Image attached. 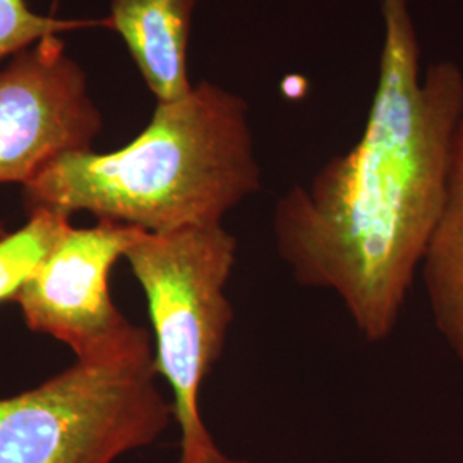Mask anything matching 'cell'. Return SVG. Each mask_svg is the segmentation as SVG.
I'll return each instance as SVG.
<instances>
[{"mask_svg":"<svg viewBox=\"0 0 463 463\" xmlns=\"http://www.w3.org/2000/svg\"><path fill=\"white\" fill-rule=\"evenodd\" d=\"M380 76L364 133L309 185L281 196L275 252L298 285L333 292L371 344L397 328L447 194L463 122V72L449 61L420 76L409 0H381Z\"/></svg>","mask_w":463,"mask_h":463,"instance_id":"cell-1","label":"cell"},{"mask_svg":"<svg viewBox=\"0 0 463 463\" xmlns=\"http://www.w3.org/2000/svg\"><path fill=\"white\" fill-rule=\"evenodd\" d=\"M261 189L244 99L210 81L156 103L143 133L110 153L71 151L23 185L26 213L86 212L151 233L223 225Z\"/></svg>","mask_w":463,"mask_h":463,"instance_id":"cell-2","label":"cell"},{"mask_svg":"<svg viewBox=\"0 0 463 463\" xmlns=\"http://www.w3.org/2000/svg\"><path fill=\"white\" fill-rule=\"evenodd\" d=\"M239 241L223 225L141 237L126 252L153 326L155 365L172 390L181 430L177 463H229L199 411V393L223 355L235 319L227 296Z\"/></svg>","mask_w":463,"mask_h":463,"instance_id":"cell-3","label":"cell"},{"mask_svg":"<svg viewBox=\"0 0 463 463\" xmlns=\"http://www.w3.org/2000/svg\"><path fill=\"white\" fill-rule=\"evenodd\" d=\"M158 378L148 347L0 398V463H114L153 445L174 419Z\"/></svg>","mask_w":463,"mask_h":463,"instance_id":"cell-4","label":"cell"},{"mask_svg":"<svg viewBox=\"0 0 463 463\" xmlns=\"http://www.w3.org/2000/svg\"><path fill=\"white\" fill-rule=\"evenodd\" d=\"M143 232L110 220L69 225L14 298L24 325L66 344L84 364L153 347L148 330L122 315L110 294L114 266Z\"/></svg>","mask_w":463,"mask_h":463,"instance_id":"cell-5","label":"cell"},{"mask_svg":"<svg viewBox=\"0 0 463 463\" xmlns=\"http://www.w3.org/2000/svg\"><path fill=\"white\" fill-rule=\"evenodd\" d=\"M99 129L83 71L55 34L0 71V184L32 183L59 156L91 149Z\"/></svg>","mask_w":463,"mask_h":463,"instance_id":"cell-6","label":"cell"},{"mask_svg":"<svg viewBox=\"0 0 463 463\" xmlns=\"http://www.w3.org/2000/svg\"><path fill=\"white\" fill-rule=\"evenodd\" d=\"M198 0H112L107 21L122 36L156 103L191 93L187 42Z\"/></svg>","mask_w":463,"mask_h":463,"instance_id":"cell-7","label":"cell"},{"mask_svg":"<svg viewBox=\"0 0 463 463\" xmlns=\"http://www.w3.org/2000/svg\"><path fill=\"white\" fill-rule=\"evenodd\" d=\"M419 273L434 326L463 364V122L455 139L445 201Z\"/></svg>","mask_w":463,"mask_h":463,"instance_id":"cell-8","label":"cell"},{"mask_svg":"<svg viewBox=\"0 0 463 463\" xmlns=\"http://www.w3.org/2000/svg\"><path fill=\"white\" fill-rule=\"evenodd\" d=\"M71 225V216L49 210L28 213V222L0 237V304L16 298L21 287Z\"/></svg>","mask_w":463,"mask_h":463,"instance_id":"cell-9","label":"cell"},{"mask_svg":"<svg viewBox=\"0 0 463 463\" xmlns=\"http://www.w3.org/2000/svg\"><path fill=\"white\" fill-rule=\"evenodd\" d=\"M78 26L83 23L34 14L24 0H0V62L47 36Z\"/></svg>","mask_w":463,"mask_h":463,"instance_id":"cell-10","label":"cell"},{"mask_svg":"<svg viewBox=\"0 0 463 463\" xmlns=\"http://www.w3.org/2000/svg\"><path fill=\"white\" fill-rule=\"evenodd\" d=\"M229 463H249V462H241V460H229Z\"/></svg>","mask_w":463,"mask_h":463,"instance_id":"cell-11","label":"cell"}]
</instances>
